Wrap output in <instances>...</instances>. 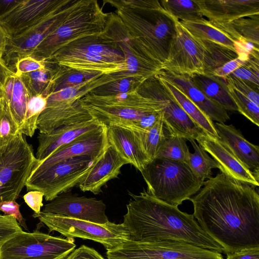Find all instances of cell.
Listing matches in <instances>:
<instances>
[{"label": "cell", "mask_w": 259, "mask_h": 259, "mask_svg": "<svg viewBox=\"0 0 259 259\" xmlns=\"http://www.w3.org/2000/svg\"><path fill=\"white\" fill-rule=\"evenodd\" d=\"M201 229L227 255L259 247V195L255 187L221 172L189 199Z\"/></svg>", "instance_id": "6da1fadb"}, {"label": "cell", "mask_w": 259, "mask_h": 259, "mask_svg": "<svg viewBox=\"0 0 259 259\" xmlns=\"http://www.w3.org/2000/svg\"><path fill=\"white\" fill-rule=\"evenodd\" d=\"M129 195L131 199L122 224L130 240L176 241L224 253L223 248L201 229L193 214L157 199L145 190L138 195L131 192Z\"/></svg>", "instance_id": "7a4b0ae2"}, {"label": "cell", "mask_w": 259, "mask_h": 259, "mask_svg": "<svg viewBox=\"0 0 259 259\" xmlns=\"http://www.w3.org/2000/svg\"><path fill=\"white\" fill-rule=\"evenodd\" d=\"M116 9L130 34L139 40L163 65L168 59L177 20L157 0H106Z\"/></svg>", "instance_id": "3957f363"}, {"label": "cell", "mask_w": 259, "mask_h": 259, "mask_svg": "<svg viewBox=\"0 0 259 259\" xmlns=\"http://www.w3.org/2000/svg\"><path fill=\"white\" fill-rule=\"evenodd\" d=\"M79 100L101 123L106 126L115 124L137 132H143L142 128L148 115L162 110L157 101L143 96L138 90L110 96L88 93Z\"/></svg>", "instance_id": "277c9868"}, {"label": "cell", "mask_w": 259, "mask_h": 259, "mask_svg": "<svg viewBox=\"0 0 259 259\" xmlns=\"http://www.w3.org/2000/svg\"><path fill=\"white\" fill-rule=\"evenodd\" d=\"M109 13H104L96 0H76L65 19L33 50L31 56L45 61L57 51L76 40L100 35Z\"/></svg>", "instance_id": "5b68a950"}, {"label": "cell", "mask_w": 259, "mask_h": 259, "mask_svg": "<svg viewBox=\"0 0 259 259\" xmlns=\"http://www.w3.org/2000/svg\"><path fill=\"white\" fill-rule=\"evenodd\" d=\"M141 172L151 195L176 206L196 194L204 182L187 163L165 158H155Z\"/></svg>", "instance_id": "8992f818"}, {"label": "cell", "mask_w": 259, "mask_h": 259, "mask_svg": "<svg viewBox=\"0 0 259 259\" xmlns=\"http://www.w3.org/2000/svg\"><path fill=\"white\" fill-rule=\"evenodd\" d=\"M100 35L113 43L123 54L125 65L119 71L122 77L137 76L147 79L163 70V65L130 34L116 14L109 13L106 25Z\"/></svg>", "instance_id": "52a82bcc"}, {"label": "cell", "mask_w": 259, "mask_h": 259, "mask_svg": "<svg viewBox=\"0 0 259 259\" xmlns=\"http://www.w3.org/2000/svg\"><path fill=\"white\" fill-rule=\"evenodd\" d=\"M37 162L32 146L21 133L0 148V202L17 199Z\"/></svg>", "instance_id": "ba28073f"}, {"label": "cell", "mask_w": 259, "mask_h": 259, "mask_svg": "<svg viewBox=\"0 0 259 259\" xmlns=\"http://www.w3.org/2000/svg\"><path fill=\"white\" fill-rule=\"evenodd\" d=\"M100 157L76 156L32 172L26 182V190L38 191L43 193L46 201H51L78 186Z\"/></svg>", "instance_id": "9c48e42d"}, {"label": "cell", "mask_w": 259, "mask_h": 259, "mask_svg": "<svg viewBox=\"0 0 259 259\" xmlns=\"http://www.w3.org/2000/svg\"><path fill=\"white\" fill-rule=\"evenodd\" d=\"M32 217L38 218L50 232H58L67 238L78 237L93 240L102 244L107 251L118 248L130 239L122 223L109 222L99 224L42 211L34 212Z\"/></svg>", "instance_id": "30bf717a"}, {"label": "cell", "mask_w": 259, "mask_h": 259, "mask_svg": "<svg viewBox=\"0 0 259 259\" xmlns=\"http://www.w3.org/2000/svg\"><path fill=\"white\" fill-rule=\"evenodd\" d=\"M75 246L73 238L22 231L0 245V259H64Z\"/></svg>", "instance_id": "8fae6325"}, {"label": "cell", "mask_w": 259, "mask_h": 259, "mask_svg": "<svg viewBox=\"0 0 259 259\" xmlns=\"http://www.w3.org/2000/svg\"><path fill=\"white\" fill-rule=\"evenodd\" d=\"M106 254L108 259H224L221 253L170 240L142 242L129 239Z\"/></svg>", "instance_id": "7c38bea8"}, {"label": "cell", "mask_w": 259, "mask_h": 259, "mask_svg": "<svg viewBox=\"0 0 259 259\" xmlns=\"http://www.w3.org/2000/svg\"><path fill=\"white\" fill-rule=\"evenodd\" d=\"M143 96L154 99L163 112L164 128L170 135L196 140L203 132L182 108L156 75L145 80L138 90Z\"/></svg>", "instance_id": "4fadbf2b"}, {"label": "cell", "mask_w": 259, "mask_h": 259, "mask_svg": "<svg viewBox=\"0 0 259 259\" xmlns=\"http://www.w3.org/2000/svg\"><path fill=\"white\" fill-rule=\"evenodd\" d=\"M205 51L199 39L193 36L178 21L176 33L163 70L191 76L204 74Z\"/></svg>", "instance_id": "5bb4252c"}, {"label": "cell", "mask_w": 259, "mask_h": 259, "mask_svg": "<svg viewBox=\"0 0 259 259\" xmlns=\"http://www.w3.org/2000/svg\"><path fill=\"white\" fill-rule=\"evenodd\" d=\"M76 0L69 2L56 12L43 19L20 34L8 38L4 60L8 65L31 56L35 48L53 33L66 18Z\"/></svg>", "instance_id": "9a60e30c"}, {"label": "cell", "mask_w": 259, "mask_h": 259, "mask_svg": "<svg viewBox=\"0 0 259 259\" xmlns=\"http://www.w3.org/2000/svg\"><path fill=\"white\" fill-rule=\"evenodd\" d=\"M69 0L18 1L0 17L8 38L16 36L58 11Z\"/></svg>", "instance_id": "2e32d148"}, {"label": "cell", "mask_w": 259, "mask_h": 259, "mask_svg": "<svg viewBox=\"0 0 259 259\" xmlns=\"http://www.w3.org/2000/svg\"><path fill=\"white\" fill-rule=\"evenodd\" d=\"M109 144L107 126L103 124L94 131L80 135L64 145L40 164L35 165L31 173L44 170L62 160L76 156L100 157Z\"/></svg>", "instance_id": "e0dca14e"}, {"label": "cell", "mask_w": 259, "mask_h": 259, "mask_svg": "<svg viewBox=\"0 0 259 259\" xmlns=\"http://www.w3.org/2000/svg\"><path fill=\"white\" fill-rule=\"evenodd\" d=\"M103 200L73 195H59L46 204L42 212L99 224L109 222Z\"/></svg>", "instance_id": "ac0fdd59"}, {"label": "cell", "mask_w": 259, "mask_h": 259, "mask_svg": "<svg viewBox=\"0 0 259 259\" xmlns=\"http://www.w3.org/2000/svg\"><path fill=\"white\" fill-rule=\"evenodd\" d=\"M196 141L219 165L221 172L229 178L253 187L259 186L258 180L253 172L232 153L220 139L202 132Z\"/></svg>", "instance_id": "d6986e66"}, {"label": "cell", "mask_w": 259, "mask_h": 259, "mask_svg": "<svg viewBox=\"0 0 259 259\" xmlns=\"http://www.w3.org/2000/svg\"><path fill=\"white\" fill-rule=\"evenodd\" d=\"M82 71H94L109 74L121 71L124 64L105 57L85 51L62 48L48 60L43 61Z\"/></svg>", "instance_id": "ffe728a7"}, {"label": "cell", "mask_w": 259, "mask_h": 259, "mask_svg": "<svg viewBox=\"0 0 259 259\" xmlns=\"http://www.w3.org/2000/svg\"><path fill=\"white\" fill-rule=\"evenodd\" d=\"M208 20L231 23L240 18L259 15V0H196Z\"/></svg>", "instance_id": "44dd1931"}, {"label": "cell", "mask_w": 259, "mask_h": 259, "mask_svg": "<svg viewBox=\"0 0 259 259\" xmlns=\"http://www.w3.org/2000/svg\"><path fill=\"white\" fill-rule=\"evenodd\" d=\"M126 164L128 162L109 143L102 156L78 186L83 192L98 194L109 181L118 177L121 167Z\"/></svg>", "instance_id": "7402d4cb"}, {"label": "cell", "mask_w": 259, "mask_h": 259, "mask_svg": "<svg viewBox=\"0 0 259 259\" xmlns=\"http://www.w3.org/2000/svg\"><path fill=\"white\" fill-rule=\"evenodd\" d=\"M102 124L94 118L85 122L58 127L49 133H39L37 137L38 145L35 155L38 162L35 165L43 162L60 147L82 134L96 130Z\"/></svg>", "instance_id": "603a6c76"}, {"label": "cell", "mask_w": 259, "mask_h": 259, "mask_svg": "<svg viewBox=\"0 0 259 259\" xmlns=\"http://www.w3.org/2000/svg\"><path fill=\"white\" fill-rule=\"evenodd\" d=\"M94 117L79 99L72 103L46 107L37 121L39 133H49L64 125L89 121Z\"/></svg>", "instance_id": "cb8c5ba5"}, {"label": "cell", "mask_w": 259, "mask_h": 259, "mask_svg": "<svg viewBox=\"0 0 259 259\" xmlns=\"http://www.w3.org/2000/svg\"><path fill=\"white\" fill-rule=\"evenodd\" d=\"M107 126L108 142L128 163L141 172L150 160L137 133L115 124Z\"/></svg>", "instance_id": "d4e9b609"}, {"label": "cell", "mask_w": 259, "mask_h": 259, "mask_svg": "<svg viewBox=\"0 0 259 259\" xmlns=\"http://www.w3.org/2000/svg\"><path fill=\"white\" fill-rule=\"evenodd\" d=\"M220 139L259 180V147L247 141L232 124L214 123Z\"/></svg>", "instance_id": "484cf974"}, {"label": "cell", "mask_w": 259, "mask_h": 259, "mask_svg": "<svg viewBox=\"0 0 259 259\" xmlns=\"http://www.w3.org/2000/svg\"><path fill=\"white\" fill-rule=\"evenodd\" d=\"M183 92L211 120L225 123L230 119L227 111L207 97L188 75L162 70L158 74Z\"/></svg>", "instance_id": "4316f807"}, {"label": "cell", "mask_w": 259, "mask_h": 259, "mask_svg": "<svg viewBox=\"0 0 259 259\" xmlns=\"http://www.w3.org/2000/svg\"><path fill=\"white\" fill-rule=\"evenodd\" d=\"M180 23L195 37L225 46L238 54V43L244 39L231 23L212 22L204 18L195 21Z\"/></svg>", "instance_id": "83f0119b"}, {"label": "cell", "mask_w": 259, "mask_h": 259, "mask_svg": "<svg viewBox=\"0 0 259 259\" xmlns=\"http://www.w3.org/2000/svg\"><path fill=\"white\" fill-rule=\"evenodd\" d=\"M0 95L5 99L21 133L25 123L27 105L32 96L22 78L17 75L7 80L0 90Z\"/></svg>", "instance_id": "f1b7e54d"}, {"label": "cell", "mask_w": 259, "mask_h": 259, "mask_svg": "<svg viewBox=\"0 0 259 259\" xmlns=\"http://www.w3.org/2000/svg\"><path fill=\"white\" fill-rule=\"evenodd\" d=\"M190 77L195 84L207 97L225 110L237 111L229 93L226 78L207 74H194Z\"/></svg>", "instance_id": "f546056e"}, {"label": "cell", "mask_w": 259, "mask_h": 259, "mask_svg": "<svg viewBox=\"0 0 259 259\" xmlns=\"http://www.w3.org/2000/svg\"><path fill=\"white\" fill-rule=\"evenodd\" d=\"M193 121L204 133L219 138L214 123L183 92L168 80L157 75Z\"/></svg>", "instance_id": "4dcf8cb0"}, {"label": "cell", "mask_w": 259, "mask_h": 259, "mask_svg": "<svg viewBox=\"0 0 259 259\" xmlns=\"http://www.w3.org/2000/svg\"><path fill=\"white\" fill-rule=\"evenodd\" d=\"M103 74L100 72L78 70L54 64L49 94L98 78Z\"/></svg>", "instance_id": "1f68e13d"}, {"label": "cell", "mask_w": 259, "mask_h": 259, "mask_svg": "<svg viewBox=\"0 0 259 259\" xmlns=\"http://www.w3.org/2000/svg\"><path fill=\"white\" fill-rule=\"evenodd\" d=\"M79 49L105 57L114 62L124 64L123 54L112 42L100 34L84 37L74 41L63 48Z\"/></svg>", "instance_id": "d6a6232c"}, {"label": "cell", "mask_w": 259, "mask_h": 259, "mask_svg": "<svg viewBox=\"0 0 259 259\" xmlns=\"http://www.w3.org/2000/svg\"><path fill=\"white\" fill-rule=\"evenodd\" d=\"M194 149L193 153H190L187 163L193 173L199 180L204 181L211 178L212 169L220 168L217 162L210 157L195 140H189Z\"/></svg>", "instance_id": "836d02e7"}, {"label": "cell", "mask_w": 259, "mask_h": 259, "mask_svg": "<svg viewBox=\"0 0 259 259\" xmlns=\"http://www.w3.org/2000/svg\"><path fill=\"white\" fill-rule=\"evenodd\" d=\"M200 40L205 51L204 74L212 75L215 69L238 56L237 53L225 46Z\"/></svg>", "instance_id": "e575fe53"}, {"label": "cell", "mask_w": 259, "mask_h": 259, "mask_svg": "<svg viewBox=\"0 0 259 259\" xmlns=\"http://www.w3.org/2000/svg\"><path fill=\"white\" fill-rule=\"evenodd\" d=\"M163 9L180 22L199 20L203 18L196 0H162Z\"/></svg>", "instance_id": "d590c367"}, {"label": "cell", "mask_w": 259, "mask_h": 259, "mask_svg": "<svg viewBox=\"0 0 259 259\" xmlns=\"http://www.w3.org/2000/svg\"><path fill=\"white\" fill-rule=\"evenodd\" d=\"M186 141L183 137L166 134L157 150L155 158H165L186 163L190 153Z\"/></svg>", "instance_id": "8d00e7d4"}, {"label": "cell", "mask_w": 259, "mask_h": 259, "mask_svg": "<svg viewBox=\"0 0 259 259\" xmlns=\"http://www.w3.org/2000/svg\"><path fill=\"white\" fill-rule=\"evenodd\" d=\"M45 62V68L20 76L32 96L42 95L47 97L49 94L54 64Z\"/></svg>", "instance_id": "74e56055"}, {"label": "cell", "mask_w": 259, "mask_h": 259, "mask_svg": "<svg viewBox=\"0 0 259 259\" xmlns=\"http://www.w3.org/2000/svg\"><path fill=\"white\" fill-rule=\"evenodd\" d=\"M146 79L137 76L119 78L100 85L89 93L98 96H110L138 90Z\"/></svg>", "instance_id": "f35d334b"}, {"label": "cell", "mask_w": 259, "mask_h": 259, "mask_svg": "<svg viewBox=\"0 0 259 259\" xmlns=\"http://www.w3.org/2000/svg\"><path fill=\"white\" fill-rule=\"evenodd\" d=\"M164 129L162 114L148 131L145 132L135 131L140 139L143 148L150 162L155 158L157 150L166 135Z\"/></svg>", "instance_id": "ab89813d"}, {"label": "cell", "mask_w": 259, "mask_h": 259, "mask_svg": "<svg viewBox=\"0 0 259 259\" xmlns=\"http://www.w3.org/2000/svg\"><path fill=\"white\" fill-rule=\"evenodd\" d=\"M20 133L5 99L0 95V148L8 145Z\"/></svg>", "instance_id": "60d3db41"}, {"label": "cell", "mask_w": 259, "mask_h": 259, "mask_svg": "<svg viewBox=\"0 0 259 259\" xmlns=\"http://www.w3.org/2000/svg\"><path fill=\"white\" fill-rule=\"evenodd\" d=\"M47 97L42 95L33 96L27 105L25 123L21 132L23 135L32 137L37 129V121L45 109Z\"/></svg>", "instance_id": "b9f144b4"}, {"label": "cell", "mask_w": 259, "mask_h": 259, "mask_svg": "<svg viewBox=\"0 0 259 259\" xmlns=\"http://www.w3.org/2000/svg\"><path fill=\"white\" fill-rule=\"evenodd\" d=\"M231 23L241 37L259 48V15L240 18Z\"/></svg>", "instance_id": "7bdbcfd3"}, {"label": "cell", "mask_w": 259, "mask_h": 259, "mask_svg": "<svg viewBox=\"0 0 259 259\" xmlns=\"http://www.w3.org/2000/svg\"><path fill=\"white\" fill-rule=\"evenodd\" d=\"M227 87L229 93L237 107V111L258 126L259 106L235 90L228 82Z\"/></svg>", "instance_id": "ee69618b"}, {"label": "cell", "mask_w": 259, "mask_h": 259, "mask_svg": "<svg viewBox=\"0 0 259 259\" xmlns=\"http://www.w3.org/2000/svg\"><path fill=\"white\" fill-rule=\"evenodd\" d=\"M22 231L14 217L0 214V245Z\"/></svg>", "instance_id": "f6af8a7d"}, {"label": "cell", "mask_w": 259, "mask_h": 259, "mask_svg": "<svg viewBox=\"0 0 259 259\" xmlns=\"http://www.w3.org/2000/svg\"><path fill=\"white\" fill-rule=\"evenodd\" d=\"M225 78L235 90L259 106L258 92L254 90L256 86L230 75Z\"/></svg>", "instance_id": "bcb514c9"}, {"label": "cell", "mask_w": 259, "mask_h": 259, "mask_svg": "<svg viewBox=\"0 0 259 259\" xmlns=\"http://www.w3.org/2000/svg\"><path fill=\"white\" fill-rule=\"evenodd\" d=\"M14 65L16 75L20 76L22 74L45 68L46 63L38 61L31 56H28L18 60Z\"/></svg>", "instance_id": "7dc6e473"}, {"label": "cell", "mask_w": 259, "mask_h": 259, "mask_svg": "<svg viewBox=\"0 0 259 259\" xmlns=\"http://www.w3.org/2000/svg\"><path fill=\"white\" fill-rule=\"evenodd\" d=\"M249 55L246 53H240L238 56L220 67L215 69L212 75L222 78H226L234 71L244 65L249 59Z\"/></svg>", "instance_id": "c3c4849f"}, {"label": "cell", "mask_w": 259, "mask_h": 259, "mask_svg": "<svg viewBox=\"0 0 259 259\" xmlns=\"http://www.w3.org/2000/svg\"><path fill=\"white\" fill-rule=\"evenodd\" d=\"M20 206L16 201H5L0 202V211L3 212L5 215L14 217L19 225L27 230L25 220L20 211Z\"/></svg>", "instance_id": "681fc988"}, {"label": "cell", "mask_w": 259, "mask_h": 259, "mask_svg": "<svg viewBox=\"0 0 259 259\" xmlns=\"http://www.w3.org/2000/svg\"><path fill=\"white\" fill-rule=\"evenodd\" d=\"M230 75L258 87V74L253 71L246 64L234 71Z\"/></svg>", "instance_id": "f907efd6"}, {"label": "cell", "mask_w": 259, "mask_h": 259, "mask_svg": "<svg viewBox=\"0 0 259 259\" xmlns=\"http://www.w3.org/2000/svg\"><path fill=\"white\" fill-rule=\"evenodd\" d=\"M66 259H105L94 248L82 245L73 250Z\"/></svg>", "instance_id": "816d5d0a"}, {"label": "cell", "mask_w": 259, "mask_h": 259, "mask_svg": "<svg viewBox=\"0 0 259 259\" xmlns=\"http://www.w3.org/2000/svg\"><path fill=\"white\" fill-rule=\"evenodd\" d=\"M44 197L42 193L33 190L28 191L23 195V198L27 205L32 209L34 212H40V209L43 206L42 200Z\"/></svg>", "instance_id": "f5cc1de1"}, {"label": "cell", "mask_w": 259, "mask_h": 259, "mask_svg": "<svg viewBox=\"0 0 259 259\" xmlns=\"http://www.w3.org/2000/svg\"><path fill=\"white\" fill-rule=\"evenodd\" d=\"M226 259H259V247L236 251L228 254Z\"/></svg>", "instance_id": "db71d44e"}, {"label": "cell", "mask_w": 259, "mask_h": 259, "mask_svg": "<svg viewBox=\"0 0 259 259\" xmlns=\"http://www.w3.org/2000/svg\"><path fill=\"white\" fill-rule=\"evenodd\" d=\"M15 75L14 69L7 64L4 59L0 60V90L9 77Z\"/></svg>", "instance_id": "11a10c76"}, {"label": "cell", "mask_w": 259, "mask_h": 259, "mask_svg": "<svg viewBox=\"0 0 259 259\" xmlns=\"http://www.w3.org/2000/svg\"><path fill=\"white\" fill-rule=\"evenodd\" d=\"M8 43V37L3 27L0 24V60L3 59Z\"/></svg>", "instance_id": "9f6ffc18"}, {"label": "cell", "mask_w": 259, "mask_h": 259, "mask_svg": "<svg viewBox=\"0 0 259 259\" xmlns=\"http://www.w3.org/2000/svg\"><path fill=\"white\" fill-rule=\"evenodd\" d=\"M18 2L17 0H0V17L9 11Z\"/></svg>", "instance_id": "6f0895ef"}]
</instances>
